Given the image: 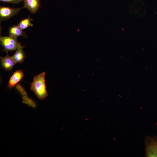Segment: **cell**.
Wrapping results in <instances>:
<instances>
[{
    "instance_id": "1",
    "label": "cell",
    "mask_w": 157,
    "mask_h": 157,
    "mask_svg": "<svg viewBox=\"0 0 157 157\" xmlns=\"http://www.w3.org/2000/svg\"><path fill=\"white\" fill-rule=\"evenodd\" d=\"M45 72L35 76L31 83V90L39 99H44L48 95L45 81Z\"/></svg>"
},
{
    "instance_id": "2",
    "label": "cell",
    "mask_w": 157,
    "mask_h": 157,
    "mask_svg": "<svg viewBox=\"0 0 157 157\" xmlns=\"http://www.w3.org/2000/svg\"><path fill=\"white\" fill-rule=\"evenodd\" d=\"M0 42L4 50L7 53L9 51L16 50L23 46H21L20 43L18 42L17 38L10 36H1Z\"/></svg>"
},
{
    "instance_id": "3",
    "label": "cell",
    "mask_w": 157,
    "mask_h": 157,
    "mask_svg": "<svg viewBox=\"0 0 157 157\" xmlns=\"http://www.w3.org/2000/svg\"><path fill=\"white\" fill-rule=\"evenodd\" d=\"M145 144L146 156L157 157V137L146 136Z\"/></svg>"
},
{
    "instance_id": "4",
    "label": "cell",
    "mask_w": 157,
    "mask_h": 157,
    "mask_svg": "<svg viewBox=\"0 0 157 157\" xmlns=\"http://www.w3.org/2000/svg\"><path fill=\"white\" fill-rule=\"evenodd\" d=\"M129 12L131 15L135 17H144L145 13L144 3L139 0L134 1L129 6Z\"/></svg>"
},
{
    "instance_id": "5",
    "label": "cell",
    "mask_w": 157,
    "mask_h": 157,
    "mask_svg": "<svg viewBox=\"0 0 157 157\" xmlns=\"http://www.w3.org/2000/svg\"><path fill=\"white\" fill-rule=\"evenodd\" d=\"M20 9L19 8L1 6L0 7V22L7 20L16 15L19 12Z\"/></svg>"
},
{
    "instance_id": "6",
    "label": "cell",
    "mask_w": 157,
    "mask_h": 157,
    "mask_svg": "<svg viewBox=\"0 0 157 157\" xmlns=\"http://www.w3.org/2000/svg\"><path fill=\"white\" fill-rule=\"evenodd\" d=\"M23 8H27L32 13H36L40 6V0H24Z\"/></svg>"
},
{
    "instance_id": "7",
    "label": "cell",
    "mask_w": 157,
    "mask_h": 157,
    "mask_svg": "<svg viewBox=\"0 0 157 157\" xmlns=\"http://www.w3.org/2000/svg\"><path fill=\"white\" fill-rule=\"evenodd\" d=\"M2 67L7 71L11 70L13 66L16 63L12 56L7 55L5 57L0 58Z\"/></svg>"
},
{
    "instance_id": "8",
    "label": "cell",
    "mask_w": 157,
    "mask_h": 157,
    "mask_svg": "<svg viewBox=\"0 0 157 157\" xmlns=\"http://www.w3.org/2000/svg\"><path fill=\"white\" fill-rule=\"evenodd\" d=\"M23 73L21 70H17L15 72L10 78L8 82V87L11 88L17 83L22 78Z\"/></svg>"
},
{
    "instance_id": "9",
    "label": "cell",
    "mask_w": 157,
    "mask_h": 157,
    "mask_svg": "<svg viewBox=\"0 0 157 157\" xmlns=\"http://www.w3.org/2000/svg\"><path fill=\"white\" fill-rule=\"evenodd\" d=\"M9 36L15 38L20 36L27 38L26 33L17 25L10 27L9 29Z\"/></svg>"
},
{
    "instance_id": "10",
    "label": "cell",
    "mask_w": 157,
    "mask_h": 157,
    "mask_svg": "<svg viewBox=\"0 0 157 157\" xmlns=\"http://www.w3.org/2000/svg\"><path fill=\"white\" fill-rule=\"evenodd\" d=\"M24 47V46H23L17 49L16 50L15 54L12 56L13 59L16 63H22L24 61L25 55L23 48Z\"/></svg>"
},
{
    "instance_id": "11",
    "label": "cell",
    "mask_w": 157,
    "mask_h": 157,
    "mask_svg": "<svg viewBox=\"0 0 157 157\" xmlns=\"http://www.w3.org/2000/svg\"><path fill=\"white\" fill-rule=\"evenodd\" d=\"M16 87L17 88L19 91L23 96V102L29 106L34 107H35V104L31 99L27 97L26 92L20 85H17Z\"/></svg>"
},
{
    "instance_id": "12",
    "label": "cell",
    "mask_w": 157,
    "mask_h": 157,
    "mask_svg": "<svg viewBox=\"0 0 157 157\" xmlns=\"http://www.w3.org/2000/svg\"><path fill=\"white\" fill-rule=\"evenodd\" d=\"M31 20L32 19L28 17L21 20L17 25L23 30L28 27L33 26V24L31 22Z\"/></svg>"
},
{
    "instance_id": "13",
    "label": "cell",
    "mask_w": 157,
    "mask_h": 157,
    "mask_svg": "<svg viewBox=\"0 0 157 157\" xmlns=\"http://www.w3.org/2000/svg\"><path fill=\"white\" fill-rule=\"evenodd\" d=\"M1 1L9 3L14 4H18L20 1L19 0H0Z\"/></svg>"
},
{
    "instance_id": "14",
    "label": "cell",
    "mask_w": 157,
    "mask_h": 157,
    "mask_svg": "<svg viewBox=\"0 0 157 157\" xmlns=\"http://www.w3.org/2000/svg\"><path fill=\"white\" fill-rule=\"evenodd\" d=\"M20 2H23L24 1V0H19Z\"/></svg>"
}]
</instances>
